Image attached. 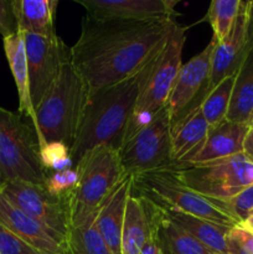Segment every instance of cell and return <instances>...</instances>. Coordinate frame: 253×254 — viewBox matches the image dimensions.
<instances>
[{
	"instance_id": "cell-1",
	"label": "cell",
	"mask_w": 253,
	"mask_h": 254,
	"mask_svg": "<svg viewBox=\"0 0 253 254\" xmlns=\"http://www.w3.org/2000/svg\"><path fill=\"white\" fill-rule=\"evenodd\" d=\"M175 20H128L84 16L71 47V61L89 93L145 68L163 50Z\"/></svg>"
},
{
	"instance_id": "cell-2",
	"label": "cell",
	"mask_w": 253,
	"mask_h": 254,
	"mask_svg": "<svg viewBox=\"0 0 253 254\" xmlns=\"http://www.w3.org/2000/svg\"><path fill=\"white\" fill-rule=\"evenodd\" d=\"M146 68L148 66L124 81L88 94L71 150L73 166L86 154L99 146L121 149Z\"/></svg>"
},
{
	"instance_id": "cell-3",
	"label": "cell",
	"mask_w": 253,
	"mask_h": 254,
	"mask_svg": "<svg viewBox=\"0 0 253 254\" xmlns=\"http://www.w3.org/2000/svg\"><path fill=\"white\" fill-rule=\"evenodd\" d=\"M88 87L72 61L63 66L55 83L35 108L40 149L62 143L72 150L88 99Z\"/></svg>"
},
{
	"instance_id": "cell-4",
	"label": "cell",
	"mask_w": 253,
	"mask_h": 254,
	"mask_svg": "<svg viewBox=\"0 0 253 254\" xmlns=\"http://www.w3.org/2000/svg\"><path fill=\"white\" fill-rule=\"evenodd\" d=\"M188 27L175 24L171 34L158 56L148 64L141 82L131 118L126 127L123 143L139 129L150 123L166 108L176 76L183 66V49L186 42Z\"/></svg>"
},
{
	"instance_id": "cell-5",
	"label": "cell",
	"mask_w": 253,
	"mask_h": 254,
	"mask_svg": "<svg viewBox=\"0 0 253 254\" xmlns=\"http://www.w3.org/2000/svg\"><path fill=\"white\" fill-rule=\"evenodd\" d=\"M131 189L161 208L181 211L218 225L235 227V218L226 211L221 200L206 197L184 185L170 169L149 171L131 176Z\"/></svg>"
},
{
	"instance_id": "cell-6",
	"label": "cell",
	"mask_w": 253,
	"mask_h": 254,
	"mask_svg": "<svg viewBox=\"0 0 253 254\" xmlns=\"http://www.w3.org/2000/svg\"><path fill=\"white\" fill-rule=\"evenodd\" d=\"M46 179L32 123L0 107V188L10 181L45 185Z\"/></svg>"
},
{
	"instance_id": "cell-7",
	"label": "cell",
	"mask_w": 253,
	"mask_h": 254,
	"mask_svg": "<svg viewBox=\"0 0 253 254\" xmlns=\"http://www.w3.org/2000/svg\"><path fill=\"white\" fill-rule=\"evenodd\" d=\"M74 168L79 178L71 195V227L79 226L96 213L126 175L122 168L119 150L109 146L93 149Z\"/></svg>"
},
{
	"instance_id": "cell-8",
	"label": "cell",
	"mask_w": 253,
	"mask_h": 254,
	"mask_svg": "<svg viewBox=\"0 0 253 254\" xmlns=\"http://www.w3.org/2000/svg\"><path fill=\"white\" fill-rule=\"evenodd\" d=\"M168 169L184 185L213 200H227L253 185V161L243 153L208 163L180 164Z\"/></svg>"
},
{
	"instance_id": "cell-9",
	"label": "cell",
	"mask_w": 253,
	"mask_h": 254,
	"mask_svg": "<svg viewBox=\"0 0 253 254\" xmlns=\"http://www.w3.org/2000/svg\"><path fill=\"white\" fill-rule=\"evenodd\" d=\"M170 150L171 121L165 108L122 144V168L130 176L168 169L173 166Z\"/></svg>"
},
{
	"instance_id": "cell-10",
	"label": "cell",
	"mask_w": 253,
	"mask_h": 254,
	"mask_svg": "<svg viewBox=\"0 0 253 254\" xmlns=\"http://www.w3.org/2000/svg\"><path fill=\"white\" fill-rule=\"evenodd\" d=\"M0 193L67 243L71 230V195H54L45 185L25 181H10L0 188Z\"/></svg>"
},
{
	"instance_id": "cell-11",
	"label": "cell",
	"mask_w": 253,
	"mask_h": 254,
	"mask_svg": "<svg viewBox=\"0 0 253 254\" xmlns=\"http://www.w3.org/2000/svg\"><path fill=\"white\" fill-rule=\"evenodd\" d=\"M24 41L31 101L34 108H36L60 76L64 64L71 62V47H67L57 34L41 36L24 32Z\"/></svg>"
},
{
	"instance_id": "cell-12",
	"label": "cell",
	"mask_w": 253,
	"mask_h": 254,
	"mask_svg": "<svg viewBox=\"0 0 253 254\" xmlns=\"http://www.w3.org/2000/svg\"><path fill=\"white\" fill-rule=\"evenodd\" d=\"M252 44L253 1H241L240 11L230 34L221 42H215L211 56L210 74L197 102V107L220 82L237 73Z\"/></svg>"
},
{
	"instance_id": "cell-13",
	"label": "cell",
	"mask_w": 253,
	"mask_h": 254,
	"mask_svg": "<svg viewBox=\"0 0 253 254\" xmlns=\"http://www.w3.org/2000/svg\"><path fill=\"white\" fill-rule=\"evenodd\" d=\"M213 47L215 41L212 40L200 54L181 66L166 103L171 127L180 121L188 112L197 107V102L210 74Z\"/></svg>"
},
{
	"instance_id": "cell-14",
	"label": "cell",
	"mask_w": 253,
	"mask_h": 254,
	"mask_svg": "<svg viewBox=\"0 0 253 254\" xmlns=\"http://www.w3.org/2000/svg\"><path fill=\"white\" fill-rule=\"evenodd\" d=\"M0 225L14 233L37 254H71L62 238L15 207L0 193Z\"/></svg>"
},
{
	"instance_id": "cell-15",
	"label": "cell",
	"mask_w": 253,
	"mask_h": 254,
	"mask_svg": "<svg viewBox=\"0 0 253 254\" xmlns=\"http://www.w3.org/2000/svg\"><path fill=\"white\" fill-rule=\"evenodd\" d=\"M92 17L174 20L176 0H76Z\"/></svg>"
},
{
	"instance_id": "cell-16",
	"label": "cell",
	"mask_w": 253,
	"mask_h": 254,
	"mask_svg": "<svg viewBox=\"0 0 253 254\" xmlns=\"http://www.w3.org/2000/svg\"><path fill=\"white\" fill-rule=\"evenodd\" d=\"M210 126L198 107L188 112L171 127V161L173 165L190 164L198 155L207 139Z\"/></svg>"
},
{
	"instance_id": "cell-17",
	"label": "cell",
	"mask_w": 253,
	"mask_h": 254,
	"mask_svg": "<svg viewBox=\"0 0 253 254\" xmlns=\"http://www.w3.org/2000/svg\"><path fill=\"white\" fill-rule=\"evenodd\" d=\"M130 192L131 176L126 175L102 203L97 213V230L113 254H122V231Z\"/></svg>"
},
{
	"instance_id": "cell-18",
	"label": "cell",
	"mask_w": 253,
	"mask_h": 254,
	"mask_svg": "<svg viewBox=\"0 0 253 254\" xmlns=\"http://www.w3.org/2000/svg\"><path fill=\"white\" fill-rule=\"evenodd\" d=\"M250 129L248 123L225 119L220 124L210 128L205 145L190 164L208 163L243 153V144Z\"/></svg>"
},
{
	"instance_id": "cell-19",
	"label": "cell",
	"mask_w": 253,
	"mask_h": 254,
	"mask_svg": "<svg viewBox=\"0 0 253 254\" xmlns=\"http://www.w3.org/2000/svg\"><path fill=\"white\" fill-rule=\"evenodd\" d=\"M4 51L7 64L10 66L17 94H19V113L36 126V113L32 106L31 92H30L29 68H27L26 50H25L24 32L17 31L11 36L4 37Z\"/></svg>"
},
{
	"instance_id": "cell-20",
	"label": "cell",
	"mask_w": 253,
	"mask_h": 254,
	"mask_svg": "<svg viewBox=\"0 0 253 254\" xmlns=\"http://www.w3.org/2000/svg\"><path fill=\"white\" fill-rule=\"evenodd\" d=\"M144 200L148 205L156 238L164 254H215L190 233L169 220L160 207L146 198Z\"/></svg>"
},
{
	"instance_id": "cell-21",
	"label": "cell",
	"mask_w": 253,
	"mask_h": 254,
	"mask_svg": "<svg viewBox=\"0 0 253 254\" xmlns=\"http://www.w3.org/2000/svg\"><path fill=\"white\" fill-rule=\"evenodd\" d=\"M151 231V218L148 205L131 189L124 216L122 231V254H140Z\"/></svg>"
},
{
	"instance_id": "cell-22",
	"label": "cell",
	"mask_w": 253,
	"mask_h": 254,
	"mask_svg": "<svg viewBox=\"0 0 253 254\" xmlns=\"http://www.w3.org/2000/svg\"><path fill=\"white\" fill-rule=\"evenodd\" d=\"M161 211L169 220L190 233L193 238H196L201 245L205 246L212 253L228 254L226 238L232 227L218 225V223L211 222V221L203 220L196 216L188 215L181 211L169 210V208H161Z\"/></svg>"
},
{
	"instance_id": "cell-23",
	"label": "cell",
	"mask_w": 253,
	"mask_h": 254,
	"mask_svg": "<svg viewBox=\"0 0 253 254\" xmlns=\"http://www.w3.org/2000/svg\"><path fill=\"white\" fill-rule=\"evenodd\" d=\"M57 5L55 0H12L19 31L41 36L57 34L54 22Z\"/></svg>"
},
{
	"instance_id": "cell-24",
	"label": "cell",
	"mask_w": 253,
	"mask_h": 254,
	"mask_svg": "<svg viewBox=\"0 0 253 254\" xmlns=\"http://www.w3.org/2000/svg\"><path fill=\"white\" fill-rule=\"evenodd\" d=\"M227 119L248 124L253 119V44L235 76Z\"/></svg>"
},
{
	"instance_id": "cell-25",
	"label": "cell",
	"mask_w": 253,
	"mask_h": 254,
	"mask_svg": "<svg viewBox=\"0 0 253 254\" xmlns=\"http://www.w3.org/2000/svg\"><path fill=\"white\" fill-rule=\"evenodd\" d=\"M97 211L79 226L71 227L67 246L71 254H113L96 226Z\"/></svg>"
},
{
	"instance_id": "cell-26",
	"label": "cell",
	"mask_w": 253,
	"mask_h": 254,
	"mask_svg": "<svg viewBox=\"0 0 253 254\" xmlns=\"http://www.w3.org/2000/svg\"><path fill=\"white\" fill-rule=\"evenodd\" d=\"M235 76L227 77L222 82H220L198 104V109L210 128L227 119Z\"/></svg>"
},
{
	"instance_id": "cell-27",
	"label": "cell",
	"mask_w": 253,
	"mask_h": 254,
	"mask_svg": "<svg viewBox=\"0 0 253 254\" xmlns=\"http://www.w3.org/2000/svg\"><path fill=\"white\" fill-rule=\"evenodd\" d=\"M242 0H212L207 11V20L212 27L215 42H221L233 26Z\"/></svg>"
},
{
	"instance_id": "cell-28",
	"label": "cell",
	"mask_w": 253,
	"mask_h": 254,
	"mask_svg": "<svg viewBox=\"0 0 253 254\" xmlns=\"http://www.w3.org/2000/svg\"><path fill=\"white\" fill-rule=\"evenodd\" d=\"M40 155L47 175L50 173L66 170L73 166L71 150L62 143H47L40 149Z\"/></svg>"
},
{
	"instance_id": "cell-29",
	"label": "cell",
	"mask_w": 253,
	"mask_h": 254,
	"mask_svg": "<svg viewBox=\"0 0 253 254\" xmlns=\"http://www.w3.org/2000/svg\"><path fill=\"white\" fill-rule=\"evenodd\" d=\"M78 170L74 166L66 170L55 171L47 175L45 188L54 195L68 196L72 195L78 183Z\"/></svg>"
},
{
	"instance_id": "cell-30",
	"label": "cell",
	"mask_w": 253,
	"mask_h": 254,
	"mask_svg": "<svg viewBox=\"0 0 253 254\" xmlns=\"http://www.w3.org/2000/svg\"><path fill=\"white\" fill-rule=\"evenodd\" d=\"M226 211L240 225L241 222L253 215V185L238 192L233 197L222 201Z\"/></svg>"
},
{
	"instance_id": "cell-31",
	"label": "cell",
	"mask_w": 253,
	"mask_h": 254,
	"mask_svg": "<svg viewBox=\"0 0 253 254\" xmlns=\"http://www.w3.org/2000/svg\"><path fill=\"white\" fill-rule=\"evenodd\" d=\"M226 243L228 254H253V235L240 226L231 228Z\"/></svg>"
},
{
	"instance_id": "cell-32",
	"label": "cell",
	"mask_w": 253,
	"mask_h": 254,
	"mask_svg": "<svg viewBox=\"0 0 253 254\" xmlns=\"http://www.w3.org/2000/svg\"><path fill=\"white\" fill-rule=\"evenodd\" d=\"M0 254H37L19 237L0 225Z\"/></svg>"
},
{
	"instance_id": "cell-33",
	"label": "cell",
	"mask_w": 253,
	"mask_h": 254,
	"mask_svg": "<svg viewBox=\"0 0 253 254\" xmlns=\"http://www.w3.org/2000/svg\"><path fill=\"white\" fill-rule=\"evenodd\" d=\"M19 31L15 17L12 0H0V35L4 37L11 36Z\"/></svg>"
},
{
	"instance_id": "cell-34",
	"label": "cell",
	"mask_w": 253,
	"mask_h": 254,
	"mask_svg": "<svg viewBox=\"0 0 253 254\" xmlns=\"http://www.w3.org/2000/svg\"><path fill=\"white\" fill-rule=\"evenodd\" d=\"M150 218H151V216H150ZM140 254H164L163 251H161L160 245H159L158 238H156L155 230H154V226H153V221H151L150 235H149V238H148V241L145 242V245H144V247L141 248Z\"/></svg>"
},
{
	"instance_id": "cell-35",
	"label": "cell",
	"mask_w": 253,
	"mask_h": 254,
	"mask_svg": "<svg viewBox=\"0 0 253 254\" xmlns=\"http://www.w3.org/2000/svg\"><path fill=\"white\" fill-rule=\"evenodd\" d=\"M243 154L247 156L250 160L253 161V130L250 129L247 136L245 139V144H243Z\"/></svg>"
},
{
	"instance_id": "cell-36",
	"label": "cell",
	"mask_w": 253,
	"mask_h": 254,
	"mask_svg": "<svg viewBox=\"0 0 253 254\" xmlns=\"http://www.w3.org/2000/svg\"><path fill=\"white\" fill-rule=\"evenodd\" d=\"M238 226L245 228L246 231H248V232H251L253 235V215L250 216L248 218H246V220L243 221V222H241Z\"/></svg>"
},
{
	"instance_id": "cell-37",
	"label": "cell",
	"mask_w": 253,
	"mask_h": 254,
	"mask_svg": "<svg viewBox=\"0 0 253 254\" xmlns=\"http://www.w3.org/2000/svg\"><path fill=\"white\" fill-rule=\"evenodd\" d=\"M250 127H251V129H252V130H253V121L250 123Z\"/></svg>"
},
{
	"instance_id": "cell-38",
	"label": "cell",
	"mask_w": 253,
	"mask_h": 254,
	"mask_svg": "<svg viewBox=\"0 0 253 254\" xmlns=\"http://www.w3.org/2000/svg\"><path fill=\"white\" fill-rule=\"evenodd\" d=\"M252 121H253V119H252Z\"/></svg>"
}]
</instances>
